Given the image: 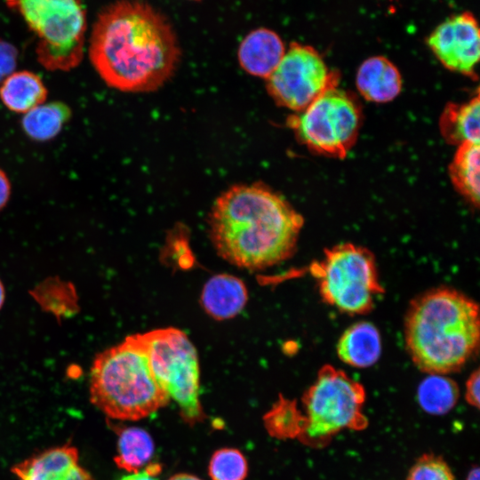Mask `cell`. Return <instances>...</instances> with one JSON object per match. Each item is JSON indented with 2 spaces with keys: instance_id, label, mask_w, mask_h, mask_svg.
<instances>
[{
  "instance_id": "1",
  "label": "cell",
  "mask_w": 480,
  "mask_h": 480,
  "mask_svg": "<svg viewBox=\"0 0 480 480\" xmlns=\"http://www.w3.org/2000/svg\"><path fill=\"white\" fill-rule=\"evenodd\" d=\"M90 60L105 84L124 92H149L174 75L181 56L168 19L142 0H118L99 13Z\"/></svg>"
},
{
  "instance_id": "2",
  "label": "cell",
  "mask_w": 480,
  "mask_h": 480,
  "mask_svg": "<svg viewBox=\"0 0 480 480\" xmlns=\"http://www.w3.org/2000/svg\"><path fill=\"white\" fill-rule=\"evenodd\" d=\"M303 218L261 183L237 184L221 193L209 216L211 242L232 265L264 269L294 252Z\"/></svg>"
},
{
  "instance_id": "3",
  "label": "cell",
  "mask_w": 480,
  "mask_h": 480,
  "mask_svg": "<svg viewBox=\"0 0 480 480\" xmlns=\"http://www.w3.org/2000/svg\"><path fill=\"white\" fill-rule=\"evenodd\" d=\"M479 337L478 305L457 290L431 289L410 304L405 345L422 372L444 375L460 370L476 351Z\"/></svg>"
},
{
  "instance_id": "4",
  "label": "cell",
  "mask_w": 480,
  "mask_h": 480,
  "mask_svg": "<svg viewBox=\"0 0 480 480\" xmlns=\"http://www.w3.org/2000/svg\"><path fill=\"white\" fill-rule=\"evenodd\" d=\"M91 403L110 419L139 420L170 402L156 379L140 333L98 353L89 376Z\"/></svg>"
},
{
  "instance_id": "5",
  "label": "cell",
  "mask_w": 480,
  "mask_h": 480,
  "mask_svg": "<svg viewBox=\"0 0 480 480\" xmlns=\"http://www.w3.org/2000/svg\"><path fill=\"white\" fill-rule=\"evenodd\" d=\"M365 397L360 382L340 369L323 365L302 396L304 413L297 438L310 447L323 448L344 429H365L369 423L363 412Z\"/></svg>"
},
{
  "instance_id": "6",
  "label": "cell",
  "mask_w": 480,
  "mask_h": 480,
  "mask_svg": "<svg viewBox=\"0 0 480 480\" xmlns=\"http://www.w3.org/2000/svg\"><path fill=\"white\" fill-rule=\"evenodd\" d=\"M37 37L36 53L48 70L68 71L82 60L86 31L81 0H5Z\"/></svg>"
},
{
  "instance_id": "7",
  "label": "cell",
  "mask_w": 480,
  "mask_h": 480,
  "mask_svg": "<svg viewBox=\"0 0 480 480\" xmlns=\"http://www.w3.org/2000/svg\"><path fill=\"white\" fill-rule=\"evenodd\" d=\"M323 300L349 315L371 311L384 292L374 255L367 248L344 243L325 249L310 267Z\"/></svg>"
},
{
  "instance_id": "8",
  "label": "cell",
  "mask_w": 480,
  "mask_h": 480,
  "mask_svg": "<svg viewBox=\"0 0 480 480\" xmlns=\"http://www.w3.org/2000/svg\"><path fill=\"white\" fill-rule=\"evenodd\" d=\"M140 334L160 386L177 403L187 421L200 420L204 415L199 401V362L193 343L174 327Z\"/></svg>"
},
{
  "instance_id": "9",
  "label": "cell",
  "mask_w": 480,
  "mask_h": 480,
  "mask_svg": "<svg viewBox=\"0 0 480 480\" xmlns=\"http://www.w3.org/2000/svg\"><path fill=\"white\" fill-rule=\"evenodd\" d=\"M361 121L362 111L356 98L335 86L291 116L288 124L310 150L344 158L357 139Z\"/></svg>"
},
{
  "instance_id": "10",
  "label": "cell",
  "mask_w": 480,
  "mask_h": 480,
  "mask_svg": "<svg viewBox=\"0 0 480 480\" xmlns=\"http://www.w3.org/2000/svg\"><path fill=\"white\" fill-rule=\"evenodd\" d=\"M338 82V73L328 68L317 50L292 42L267 79V90L276 104L300 112Z\"/></svg>"
},
{
  "instance_id": "11",
  "label": "cell",
  "mask_w": 480,
  "mask_h": 480,
  "mask_svg": "<svg viewBox=\"0 0 480 480\" xmlns=\"http://www.w3.org/2000/svg\"><path fill=\"white\" fill-rule=\"evenodd\" d=\"M427 44L441 64L454 72L476 77L480 58V31L468 11L453 14L437 25Z\"/></svg>"
},
{
  "instance_id": "12",
  "label": "cell",
  "mask_w": 480,
  "mask_h": 480,
  "mask_svg": "<svg viewBox=\"0 0 480 480\" xmlns=\"http://www.w3.org/2000/svg\"><path fill=\"white\" fill-rule=\"evenodd\" d=\"M18 480H94L79 463L76 446L65 444L36 453L13 465Z\"/></svg>"
},
{
  "instance_id": "13",
  "label": "cell",
  "mask_w": 480,
  "mask_h": 480,
  "mask_svg": "<svg viewBox=\"0 0 480 480\" xmlns=\"http://www.w3.org/2000/svg\"><path fill=\"white\" fill-rule=\"evenodd\" d=\"M285 53L280 36L268 28H258L248 33L239 44L238 62L248 74L268 79Z\"/></svg>"
},
{
  "instance_id": "14",
  "label": "cell",
  "mask_w": 480,
  "mask_h": 480,
  "mask_svg": "<svg viewBox=\"0 0 480 480\" xmlns=\"http://www.w3.org/2000/svg\"><path fill=\"white\" fill-rule=\"evenodd\" d=\"M356 84L361 95L375 103L391 101L402 89L399 70L384 56H372L364 60L358 68Z\"/></svg>"
},
{
  "instance_id": "15",
  "label": "cell",
  "mask_w": 480,
  "mask_h": 480,
  "mask_svg": "<svg viewBox=\"0 0 480 480\" xmlns=\"http://www.w3.org/2000/svg\"><path fill=\"white\" fill-rule=\"evenodd\" d=\"M248 292L244 283L229 274L212 276L204 285L201 302L205 312L217 320L237 316L244 308Z\"/></svg>"
},
{
  "instance_id": "16",
  "label": "cell",
  "mask_w": 480,
  "mask_h": 480,
  "mask_svg": "<svg viewBox=\"0 0 480 480\" xmlns=\"http://www.w3.org/2000/svg\"><path fill=\"white\" fill-rule=\"evenodd\" d=\"M381 353V338L376 326L369 322H359L345 330L337 344L339 358L353 367L373 365Z\"/></svg>"
},
{
  "instance_id": "17",
  "label": "cell",
  "mask_w": 480,
  "mask_h": 480,
  "mask_svg": "<svg viewBox=\"0 0 480 480\" xmlns=\"http://www.w3.org/2000/svg\"><path fill=\"white\" fill-rule=\"evenodd\" d=\"M480 101L478 93L464 103H450L444 109L439 128L444 139L450 144H479Z\"/></svg>"
},
{
  "instance_id": "18",
  "label": "cell",
  "mask_w": 480,
  "mask_h": 480,
  "mask_svg": "<svg viewBox=\"0 0 480 480\" xmlns=\"http://www.w3.org/2000/svg\"><path fill=\"white\" fill-rule=\"evenodd\" d=\"M47 88L36 73L14 71L0 84V100L11 111L25 114L44 103Z\"/></svg>"
},
{
  "instance_id": "19",
  "label": "cell",
  "mask_w": 480,
  "mask_h": 480,
  "mask_svg": "<svg viewBox=\"0 0 480 480\" xmlns=\"http://www.w3.org/2000/svg\"><path fill=\"white\" fill-rule=\"evenodd\" d=\"M479 144L464 143L458 149L449 167L454 188L473 206L478 207L480 196Z\"/></svg>"
},
{
  "instance_id": "20",
  "label": "cell",
  "mask_w": 480,
  "mask_h": 480,
  "mask_svg": "<svg viewBox=\"0 0 480 480\" xmlns=\"http://www.w3.org/2000/svg\"><path fill=\"white\" fill-rule=\"evenodd\" d=\"M70 118L71 109L67 104L43 103L24 114L21 127L31 140L47 141L55 138Z\"/></svg>"
},
{
  "instance_id": "21",
  "label": "cell",
  "mask_w": 480,
  "mask_h": 480,
  "mask_svg": "<svg viewBox=\"0 0 480 480\" xmlns=\"http://www.w3.org/2000/svg\"><path fill=\"white\" fill-rule=\"evenodd\" d=\"M154 453L151 436L143 428L130 427L121 429L117 440L116 466L129 473L140 471Z\"/></svg>"
},
{
  "instance_id": "22",
  "label": "cell",
  "mask_w": 480,
  "mask_h": 480,
  "mask_svg": "<svg viewBox=\"0 0 480 480\" xmlns=\"http://www.w3.org/2000/svg\"><path fill=\"white\" fill-rule=\"evenodd\" d=\"M460 396L457 384L442 374H429L419 385L417 400L423 411L444 415L456 404Z\"/></svg>"
},
{
  "instance_id": "23",
  "label": "cell",
  "mask_w": 480,
  "mask_h": 480,
  "mask_svg": "<svg viewBox=\"0 0 480 480\" xmlns=\"http://www.w3.org/2000/svg\"><path fill=\"white\" fill-rule=\"evenodd\" d=\"M301 412L297 404L283 397L274 404L265 417V422L271 435L279 438H297L300 432Z\"/></svg>"
},
{
  "instance_id": "24",
  "label": "cell",
  "mask_w": 480,
  "mask_h": 480,
  "mask_svg": "<svg viewBox=\"0 0 480 480\" xmlns=\"http://www.w3.org/2000/svg\"><path fill=\"white\" fill-rule=\"evenodd\" d=\"M247 470L246 459L240 451L233 448L216 451L209 463L212 480H244Z\"/></svg>"
},
{
  "instance_id": "25",
  "label": "cell",
  "mask_w": 480,
  "mask_h": 480,
  "mask_svg": "<svg viewBox=\"0 0 480 480\" xmlns=\"http://www.w3.org/2000/svg\"><path fill=\"white\" fill-rule=\"evenodd\" d=\"M407 480H454V476L441 456L425 453L410 468Z\"/></svg>"
},
{
  "instance_id": "26",
  "label": "cell",
  "mask_w": 480,
  "mask_h": 480,
  "mask_svg": "<svg viewBox=\"0 0 480 480\" xmlns=\"http://www.w3.org/2000/svg\"><path fill=\"white\" fill-rule=\"evenodd\" d=\"M18 50L11 43L0 39V84L12 75L16 68Z\"/></svg>"
},
{
  "instance_id": "27",
  "label": "cell",
  "mask_w": 480,
  "mask_h": 480,
  "mask_svg": "<svg viewBox=\"0 0 480 480\" xmlns=\"http://www.w3.org/2000/svg\"><path fill=\"white\" fill-rule=\"evenodd\" d=\"M480 372L476 369L466 381L465 399L471 406L479 408Z\"/></svg>"
},
{
  "instance_id": "28",
  "label": "cell",
  "mask_w": 480,
  "mask_h": 480,
  "mask_svg": "<svg viewBox=\"0 0 480 480\" xmlns=\"http://www.w3.org/2000/svg\"><path fill=\"white\" fill-rule=\"evenodd\" d=\"M12 193V187L7 174L0 168V212L6 206Z\"/></svg>"
},
{
  "instance_id": "29",
  "label": "cell",
  "mask_w": 480,
  "mask_h": 480,
  "mask_svg": "<svg viewBox=\"0 0 480 480\" xmlns=\"http://www.w3.org/2000/svg\"><path fill=\"white\" fill-rule=\"evenodd\" d=\"M158 465L144 468L141 471L131 473L129 475L124 476L119 480H158L155 475L159 471Z\"/></svg>"
},
{
  "instance_id": "30",
  "label": "cell",
  "mask_w": 480,
  "mask_h": 480,
  "mask_svg": "<svg viewBox=\"0 0 480 480\" xmlns=\"http://www.w3.org/2000/svg\"><path fill=\"white\" fill-rule=\"evenodd\" d=\"M168 480H201V479L190 474L180 473V474L172 476Z\"/></svg>"
},
{
  "instance_id": "31",
  "label": "cell",
  "mask_w": 480,
  "mask_h": 480,
  "mask_svg": "<svg viewBox=\"0 0 480 480\" xmlns=\"http://www.w3.org/2000/svg\"><path fill=\"white\" fill-rule=\"evenodd\" d=\"M466 480H479V468L477 466L469 470Z\"/></svg>"
},
{
  "instance_id": "32",
  "label": "cell",
  "mask_w": 480,
  "mask_h": 480,
  "mask_svg": "<svg viewBox=\"0 0 480 480\" xmlns=\"http://www.w3.org/2000/svg\"><path fill=\"white\" fill-rule=\"evenodd\" d=\"M5 300V289L0 279V309L2 308Z\"/></svg>"
},
{
  "instance_id": "33",
  "label": "cell",
  "mask_w": 480,
  "mask_h": 480,
  "mask_svg": "<svg viewBox=\"0 0 480 480\" xmlns=\"http://www.w3.org/2000/svg\"><path fill=\"white\" fill-rule=\"evenodd\" d=\"M191 1H200V0H191Z\"/></svg>"
}]
</instances>
